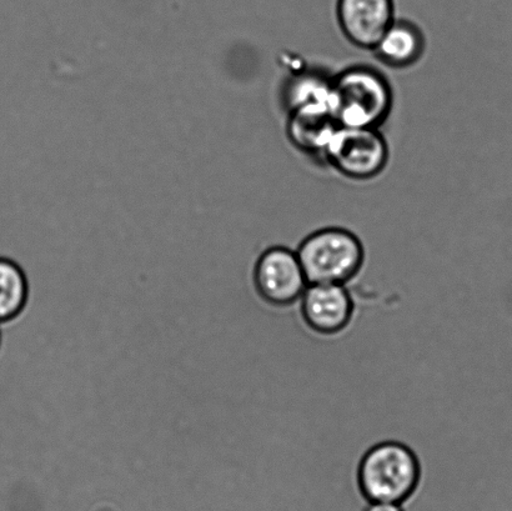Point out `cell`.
Masks as SVG:
<instances>
[{
	"label": "cell",
	"mask_w": 512,
	"mask_h": 511,
	"mask_svg": "<svg viewBox=\"0 0 512 511\" xmlns=\"http://www.w3.org/2000/svg\"><path fill=\"white\" fill-rule=\"evenodd\" d=\"M393 104L388 78L370 65H351L334 75L331 110L340 127L380 129Z\"/></svg>",
	"instance_id": "6da1fadb"
},
{
	"label": "cell",
	"mask_w": 512,
	"mask_h": 511,
	"mask_svg": "<svg viewBox=\"0 0 512 511\" xmlns=\"http://www.w3.org/2000/svg\"><path fill=\"white\" fill-rule=\"evenodd\" d=\"M421 467L408 445L383 442L364 454L358 468L361 494L369 503L403 504L419 487Z\"/></svg>",
	"instance_id": "7a4b0ae2"
},
{
	"label": "cell",
	"mask_w": 512,
	"mask_h": 511,
	"mask_svg": "<svg viewBox=\"0 0 512 511\" xmlns=\"http://www.w3.org/2000/svg\"><path fill=\"white\" fill-rule=\"evenodd\" d=\"M309 284H341L353 280L363 268L361 240L344 228H324L306 237L296 249Z\"/></svg>",
	"instance_id": "3957f363"
},
{
	"label": "cell",
	"mask_w": 512,
	"mask_h": 511,
	"mask_svg": "<svg viewBox=\"0 0 512 511\" xmlns=\"http://www.w3.org/2000/svg\"><path fill=\"white\" fill-rule=\"evenodd\" d=\"M389 145L380 129L340 127L326 149L324 163L343 177L370 180L389 163Z\"/></svg>",
	"instance_id": "277c9868"
},
{
	"label": "cell",
	"mask_w": 512,
	"mask_h": 511,
	"mask_svg": "<svg viewBox=\"0 0 512 511\" xmlns=\"http://www.w3.org/2000/svg\"><path fill=\"white\" fill-rule=\"evenodd\" d=\"M253 278L259 297L278 308L299 302L309 285L296 250L280 245L261 253L255 263Z\"/></svg>",
	"instance_id": "5b68a950"
},
{
	"label": "cell",
	"mask_w": 512,
	"mask_h": 511,
	"mask_svg": "<svg viewBox=\"0 0 512 511\" xmlns=\"http://www.w3.org/2000/svg\"><path fill=\"white\" fill-rule=\"evenodd\" d=\"M394 0H338L336 20L355 47L373 50L395 20Z\"/></svg>",
	"instance_id": "8992f818"
},
{
	"label": "cell",
	"mask_w": 512,
	"mask_h": 511,
	"mask_svg": "<svg viewBox=\"0 0 512 511\" xmlns=\"http://www.w3.org/2000/svg\"><path fill=\"white\" fill-rule=\"evenodd\" d=\"M299 302L305 324L321 335L343 332L353 318L354 302L345 285L309 284Z\"/></svg>",
	"instance_id": "52a82bcc"
},
{
	"label": "cell",
	"mask_w": 512,
	"mask_h": 511,
	"mask_svg": "<svg viewBox=\"0 0 512 511\" xmlns=\"http://www.w3.org/2000/svg\"><path fill=\"white\" fill-rule=\"evenodd\" d=\"M338 120L330 108H305L288 113L286 135L291 145L300 153L324 162L326 149L336 130Z\"/></svg>",
	"instance_id": "ba28073f"
},
{
	"label": "cell",
	"mask_w": 512,
	"mask_h": 511,
	"mask_svg": "<svg viewBox=\"0 0 512 511\" xmlns=\"http://www.w3.org/2000/svg\"><path fill=\"white\" fill-rule=\"evenodd\" d=\"M425 47V35L418 25L395 19L371 52L385 67L406 69L419 62Z\"/></svg>",
	"instance_id": "9c48e42d"
},
{
	"label": "cell",
	"mask_w": 512,
	"mask_h": 511,
	"mask_svg": "<svg viewBox=\"0 0 512 511\" xmlns=\"http://www.w3.org/2000/svg\"><path fill=\"white\" fill-rule=\"evenodd\" d=\"M334 75L323 70H304L286 80L281 99L286 113L305 108H330Z\"/></svg>",
	"instance_id": "30bf717a"
},
{
	"label": "cell",
	"mask_w": 512,
	"mask_h": 511,
	"mask_svg": "<svg viewBox=\"0 0 512 511\" xmlns=\"http://www.w3.org/2000/svg\"><path fill=\"white\" fill-rule=\"evenodd\" d=\"M28 299L29 284L24 270L14 260L0 257V325L18 319Z\"/></svg>",
	"instance_id": "8fae6325"
},
{
	"label": "cell",
	"mask_w": 512,
	"mask_h": 511,
	"mask_svg": "<svg viewBox=\"0 0 512 511\" xmlns=\"http://www.w3.org/2000/svg\"><path fill=\"white\" fill-rule=\"evenodd\" d=\"M365 511H404L400 504L370 503Z\"/></svg>",
	"instance_id": "7c38bea8"
},
{
	"label": "cell",
	"mask_w": 512,
	"mask_h": 511,
	"mask_svg": "<svg viewBox=\"0 0 512 511\" xmlns=\"http://www.w3.org/2000/svg\"><path fill=\"white\" fill-rule=\"evenodd\" d=\"M0 348H2V330H0Z\"/></svg>",
	"instance_id": "4fadbf2b"
}]
</instances>
